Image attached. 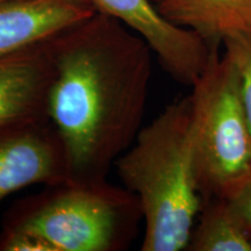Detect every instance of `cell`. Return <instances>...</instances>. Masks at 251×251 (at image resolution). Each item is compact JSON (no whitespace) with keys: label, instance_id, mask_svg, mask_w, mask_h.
Instances as JSON below:
<instances>
[{"label":"cell","instance_id":"12","mask_svg":"<svg viewBox=\"0 0 251 251\" xmlns=\"http://www.w3.org/2000/svg\"><path fill=\"white\" fill-rule=\"evenodd\" d=\"M221 197L236 209L251 234V172L229 187Z\"/></svg>","mask_w":251,"mask_h":251},{"label":"cell","instance_id":"8","mask_svg":"<svg viewBox=\"0 0 251 251\" xmlns=\"http://www.w3.org/2000/svg\"><path fill=\"white\" fill-rule=\"evenodd\" d=\"M96 12L89 0H15L0 5V57L42 42Z\"/></svg>","mask_w":251,"mask_h":251},{"label":"cell","instance_id":"5","mask_svg":"<svg viewBox=\"0 0 251 251\" xmlns=\"http://www.w3.org/2000/svg\"><path fill=\"white\" fill-rule=\"evenodd\" d=\"M97 12L117 19L148 43L175 80L192 86L205 70L212 47L194 31L170 23L151 0H89Z\"/></svg>","mask_w":251,"mask_h":251},{"label":"cell","instance_id":"6","mask_svg":"<svg viewBox=\"0 0 251 251\" xmlns=\"http://www.w3.org/2000/svg\"><path fill=\"white\" fill-rule=\"evenodd\" d=\"M68 180L67 156L49 118L0 129V202L31 185Z\"/></svg>","mask_w":251,"mask_h":251},{"label":"cell","instance_id":"9","mask_svg":"<svg viewBox=\"0 0 251 251\" xmlns=\"http://www.w3.org/2000/svg\"><path fill=\"white\" fill-rule=\"evenodd\" d=\"M156 7L170 23L194 31L212 47L251 28V0H159Z\"/></svg>","mask_w":251,"mask_h":251},{"label":"cell","instance_id":"13","mask_svg":"<svg viewBox=\"0 0 251 251\" xmlns=\"http://www.w3.org/2000/svg\"><path fill=\"white\" fill-rule=\"evenodd\" d=\"M11 1H15V0H0V5L6 4V2H11Z\"/></svg>","mask_w":251,"mask_h":251},{"label":"cell","instance_id":"11","mask_svg":"<svg viewBox=\"0 0 251 251\" xmlns=\"http://www.w3.org/2000/svg\"><path fill=\"white\" fill-rule=\"evenodd\" d=\"M222 47L237 71L241 98L251 129V28L228 35Z\"/></svg>","mask_w":251,"mask_h":251},{"label":"cell","instance_id":"3","mask_svg":"<svg viewBox=\"0 0 251 251\" xmlns=\"http://www.w3.org/2000/svg\"><path fill=\"white\" fill-rule=\"evenodd\" d=\"M141 221L139 200L126 187L68 180L14 203L2 229L30 235L48 251H122Z\"/></svg>","mask_w":251,"mask_h":251},{"label":"cell","instance_id":"1","mask_svg":"<svg viewBox=\"0 0 251 251\" xmlns=\"http://www.w3.org/2000/svg\"><path fill=\"white\" fill-rule=\"evenodd\" d=\"M47 46L54 67L48 117L70 180H106L142 128L152 50L100 12L49 37Z\"/></svg>","mask_w":251,"mask_h":251},{"label":"cell","instance_id":"10","mask_svg":"<svg viewBox=\"0 0 251 251\" xmlns=\"http://www.w3.org/2000/svg\"><path fill=\"white\" fill-rule=\"evenodd\" d=\"M186 250L251 251V234L225 197L207 198Z\"/></svg>","mask_w":251,"mask_h":251},{"label":"cell","instance_id":"14","mask_svg":"<svg viewBox=\"0 0 251 251\" xmlns=\"http://www.w3.org/2000/svg\"><path fill=\"white\" fill-rule=\"evenodd\" d=\"M151 1L153 2V4H155V5H156V4H157V2H158V1H159V0H151Z\"/></svg>","mask_w":251,"mask_h":251},{"label":"cell","instance_id":"7","mask_svg":"<svg viewBox=\"0 0 251 251\" xmlns=\"http://www.w3.org/2000/svg\"><path fill=\"white\" fill-rule=\"evenodd\" d=\"M47 40L0 57V129L49 118L54 67Z\"/></svg>","mask_w":251,"mask_h":251},{"label":"cell","instance_id":"2","mask_svg":"<svg viewBox=\"0 0 251 251\" xmlns=\"http://www.w3.org/2000/svg\"><path fill=\"white\" fill-rule=\"evenodd\" d=\"M113 169L140 202L144 222L141 250H186L203 203L190 97L168 105L141 128Z\"/></svg>","mask_w":251,"mask_h":251},{"label":"cell","instance_id":"4","mask_svg":"<svg viewBox=\"0 0 251 251\" xmlns=\"http://www.w3.org/2000/svg\"><path fill=\"white\" fill-rule=\"evenodd\" d=\"M220 48L190 97L199 186L207 199L221 197L251 172V129L234 64Z\"/></svg>","mask_w":251,"mask_h":251}]
</instances>
